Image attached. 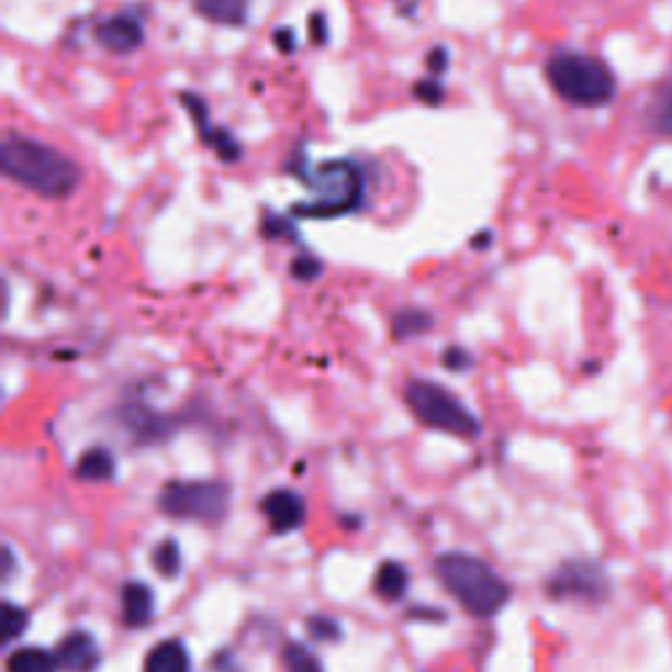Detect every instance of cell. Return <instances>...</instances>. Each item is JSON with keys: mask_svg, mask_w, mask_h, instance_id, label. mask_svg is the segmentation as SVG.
I'll list each match as a JSON object with an SVG mask.
<instances>
[{"mask_svg": "<svg viewBox=\"0 0 672 672\" xmlns=\"http://www.w3.org/2000/svg\"><path fill=\"white\" fill-rule=\"evenodd\" d=\"M0 166L5 179L48 200L69 198L82 181V168L77 160L48 143L13 132L5 134L0 145Z\"/></svg>", "mask_w": 672, "mask_h": 672, "instance_id": "1", "label": "cell"}, {"mask_svg": "<svg viewBox=\"0 0 672 672\" xmlns=\"http://www.w3.org/2000/svg\"><path fill=\"white\" fill-rule=\"evenodd\" d=\"M313 190V198L292 208L298 219H336L355 213L366 198V173L355 160H324V164L307 166L305 153L300 150L298 166L292 168Z\"/></svg>", "mask_w": 672, "mask_h": 672, "instance_id": "2", "label": "cell"}, {"mask_svg": "<svg viewBox=\"0 0 672 672\" xmlns=\"http://www.w3.org/2000/svg\"><path fill=\"white\" fill-rule=\"evenodd\" d=\"M436 578L473 617H494L509 602L507 581L481 557L447 552L436 557Z\"/></svg>", "mask_w": 672, "mask_h": 672, "instance_id": "3", "label": "cell"}, {"mask_svg": "<svg viewBox=\"0 0 672 672\" xmlns=\"http://www.w3.org/2000/svg\"><path fill=\"white\" fill-rule=\"evenodd\" d=\"M547 79L552 90L581 109H600L615 98L613 71L600 58L578 51H557L547 60Z\"/></svg>", "mask_w": 672, "mask_h": 672, "instance_id": "4", "label": "cell"}, {"mask_svg": "<svg viewBox=\"0 0 672 672\" xmlns=\"http://www.w3.org/2000/svg\"><path fill=\"white\" fill-rule=\"evenodd\" d=\"M405 402L410 413L434 432L460 436V439H475L481 432L479 418L470 413L466 402L457 400L447 387L436 384V381H410L405 387Z\"/></svg>", "mask_w": 672, "mask_h": 672, "instance_id": "5", "label": "cell"}, {"mask_svg": "<svg viewBox=\"0 0 672 672\" xmlns=\"http://www.w3.org/2000/svg\"><path fill=\"white\" fill-rule=\"evenodd\" d=\"M232 492L224 481H173L160 489L158 507L173 520L216 526L228 513Z\"/></svg>", "mask_w": 672, "mask_h": 672, "instance_id": "6", "label": "cell"}, {"mask_svg": "<svg viewBox=\"0 0 672 672\" xmlns=\"http://www.w3.org/2000/svg\"><path fill=\"white\" fill-rule=\"evenodd\" d=\"M549 591H552V596H578V600L600 602L607 594V581L594 564L570 562L552 578Z\"/></svg>", "mask_w": 672, "mask_h": 672, "instance_id": "7", "label": "cell"}, {"mask_svg": "<svg viewBox=\"0 0 672 672\" xmlns=\"http://www.w3.org/2000/svg\"><path fill=\"white\" fill-rule=\"evenodd\" d=\"M96 40L113 56H126L145 43V26L132 13H116L96 26Z\"/></svg>", "mask_w": 672, "mask_h": 672, "instance_id": "8", "label": "cell"}, {"mask_svg": "<svg viewBox=\"0 0 672 672\" xmlns=\"http://www.w3.org/2000/svg\"><path fill=\"white\" fill-rule=\"evenodd\" d=\"M181 103H184V109L192 113L194 124H198V132H200V137L205 139V145H211L224 164H237V160L242 158V145L226 130L213 126V121L208 119L205 100L200 96H194V92H184V96H181Z\"/></svg>", "mask_w": 672, "mask_h": 672, "instance_id": "9", "label": "cell"}, {"mask_svg": "<svg viewBox=\"0 0 672 672\" xmlns=\"http://www.w3.org/2000/svg\"><path fill=\"white\" fill-rule=\"evenodd\" d=\"M260 513L273 534L284 536L305 523V500L292 489H277V492H268L266 500L260 502Z\"/></svg>", "mask_w": 672, "mask_h": 672, "instance_id": "10", "label": "cell"}, {"mask_svg": "<svg viewBox=\"0 0 672 672\" xmlns=\"http://www.w3.org/2000/svg\"><path fill=\"white\" fill-rule=\"evenodd\" d=\"M56 660L64 672H92L100 664V649L90 634L74 630V634L60 638Z\"/></svg>", "mask_w": 672, "mask_h": 672, "instance_id": "11", "label": "cell"}, {"mask_svg": "<svg viewBox=\"0 0 672 672\" xmlns=\"http://www.w3.org/2000/svg\"><path fill=\"white\" fill-rule=\"evenodd\" d=\"M153 613H156V600H153L150 586L132 581L121 589V617H124V625L145 628L153 620Z\"/></svg>", "mask_w": 672, "mask_h": 672, "instance_id": "12", "label": "cell"}, {"mask_svg": "<svg viewBox=\"0 0 672 672\" xmlns=\"http://www.w3.org/2000/svg\"><path fill=\"white\" fill-rule=\"evenodd\" d=\"M145 672H192L190 651L177 638H166L147 651Z\"/></svg>", "mask_w": 672, "mask_h": 672, "instance_id": "13", "label": "cell"}, {"mask_svg": "<svg viewBox=\"0 0 672 672\" xmlns=\"http://www.w3.org/2000/svg\"><path fill=\"white\" fill-rule=\"evenodd\" d=\"M194 11L221 26H242L250 13V0H194Z\"/></svg>", "mask_w": 672, "mask_h": 672, "instance_id": "14", "label": "cell"}, {"mask_svg": "<svg viewBox=\"0 0 672 672\" xmlns=\"http://www.w3.org/2000/svg\"><path fill=\"white\" fill-rule=\"evenodd\" d=\"M376 594L387 602H396L407 594L410 589V573L405 564L400 562H384L376 570Z\"/></svg>", "mask_w": 672, "mask_h": 672, "instance_id": "15", "label": "cell"}, {"mask_svg": "<svg viewBox=\"0 0 672 672\" xmlns=\"http://www.w3.org/2000/svg\"><path fill=\"white\" fill-rule=\"evenodd\" d=\"M9 672H58V660L51 651L37 649V647H24L16 649L5 662Z\"/></svg>", "mask_w": 672, "mask_h": 672, "instance_id": "16", "label": "cell"}, {"mask_svg": "<svg viewBox=\"0 0 672 672\" xmlns=\"http://www.w3.org/2000/svg\"><path fill=\"white\" fill-rule=\"evenodd\" d=\"M77 475L85 481H111L116 475V460L109 449L96 447L90 452L82 455V460L77 462Z\"/></svg>", "mask_w": 672, "mask_h": 672, "instance_id": "17", "label": "cell"}, {"mask_svg": "<svg viewBox=\"0 0 672 672\" xmlns=\"http://www.w3.org/2000/svg\"><path fill=\"white\" fill-rule=\"evenodd\" d=\"M281 662H284L287 672H324V664H321L318 657L313 654L305 643H287L284 654H281Z\"/></svg>", "mask_w": 672, "mask_h": 672, "instance_id": "18", "label": "cell"}, {"mask_svg": "<svg viewBox=\"0 0 672 672\" xmlns=\"http://www.w3.org/2000/svg\"><path fill=\"white\" fill-rule=\"evenodd\" d=\"M649 126L651 132L662 134V137H672V85L657 96L649 109Z\"/></svg>", "mask_w": 672, "mask_h": 672, "instance_id": "19", "label": "cell"}, {"mask_svg": "<svg viewBox=\"0 0 672 672\" xmlns=\"http://www.w3.org/2000/svg\"><path fill=\"white\" fill-rule=\"evenodd\" d=\"M153 568L158 570L164 578H177L181 573V549L173 539L160 541L153 549Z\"/></svg>", "mask_w": 672, "mask_h": 672, "instance_id": "20", "label": "cell"}, {"mask_svg": "<svg viewBox=\"0 0 672 672\" xmlns=\"http://www.w3.org/2000/svg\"><path fill=\"white\" fill-rule=\"evenodd\" d=\"M30 628V613L13 602H3V643H13Z\"/></svg>", "mask_w": 672, "mask_h": 672, "instance_id": "21", "label": "cell"}, {"mask_svg": "<svg viewBox=\"0 0 672 672\" xmlns=\"http://www.w3.org/2000/svg\"><path fill=\"white\" fill-rule=\"evenodd\" d=\"M432 328V315L426 311H402L394 321V334L400 339H410V336H418Z\"/></svg>", "mask_w": 672, "mask_h": 672, "instance_id": "22", "label": "cell"}, {"mask_svg": "<svg viewBox=\"0 0 672 672\" xmlns=\"http://www.w3.org/2000/svg\"><path fill=\"white\" fill-rule=\"evenodd\" d=\"M307 634L313 638H318V641H336V638L341 636L339 623L332 620V617L324 615H313L307 617Z\"/></svg>", "mask_w": 672, "mask_h": 672, "instance_id": "23", "label": "cell"}, {"mask_svg": "<svg viewBox=\"0 0 672 672\" xmlns=\"http://www.w3.org/2000/svg\"><path fill=\"white\" fill-rule=\"evenodd\" d=\"M321 273V260L313 255H300L292 264V277L300 281H313Z\"/></svg>", "mask_w": 672, "mask_h": 672, "instance_id": "24", "label": "cell"}, {"mask_svg": "<svg viewBox=\"0 0 672 672\" xmlns=\"http://www.w3.org/2000/svg\"><path fill=\"white\" fill-rule=\"evenodd\" d=\"M445 366L449 368V371H468V368L473 366V358H470L468 349L449 347L445 352Z\"/></svg>", "mask_w": 672, "mask_h": 672, "instance_id": "25", "label": "cell"}, {"mask_svg": "<svg viewBox=\"0 0 672 672\" xmlns=\"http://www.w3.org/2000/svg\"><path fill=\"white\" fill-rule=\"evenodd\" d=\"M415 96H418L421 100H426L428 105H436L441 98H445V90L434 82H421L418 87H415Z\"/></svg>", "mask_w": 672, "mask_h": 672, "instance_id": "26", "label": "cell"}]
</instances>
